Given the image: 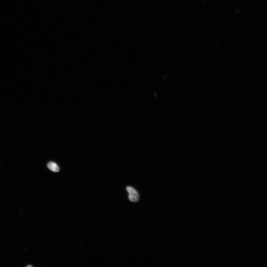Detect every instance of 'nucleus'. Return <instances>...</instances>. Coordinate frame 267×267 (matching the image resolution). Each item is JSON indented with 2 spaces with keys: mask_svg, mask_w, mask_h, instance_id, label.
<instances>
[{
  "mask_svg": "<svg viewBox=\"0 0 267 267\" xmlns=\"http://www.w3.org/2000/svg\"><path fill=\"white\" fill-rule=\"evenodd\" d=\"M126 189L128 192V198L130 201L134 202L138 201L140 197L137 191L131 187H127Z\"/></svg>",
  "mask_w": 267,
  "mask_h": 267,
  "instance_id": "f257e3e1",
  "label": "nucleus"
},
{
  "mask_svg": "<svg viewBox=\"0 0 267 267\" xmlns=\"http://www.w3.org/2000/svg\"><path fill=\"white\" fill-rule=\"evenodd\" d=\"M47 167L52 171L58 172L60 171V168L58 165L54 162H51L48 163Z\"/></svg>",
  "mask_w": 267,
  "mask_h": 267,
  "instance_id": "f03ea898",
  "label": "nucleus"
}]
</instances>
